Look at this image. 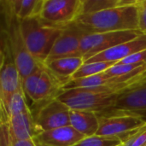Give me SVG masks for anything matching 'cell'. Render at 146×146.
<instances>
[{
    "label": "cell",
    "instance_id": "484cf974",
    "mask_svg": "<svg viewBox=\"0 0 146 146\" xmlns=\"http://www.w3.org/2000/svg\"><path fill=\"white\" fill-rule=\"evenodd\" d=\"M0 146H12L9 122H0Z\"/></svg>",
    "mask_w": 146,
    "mask_h": 146
},
{
    "label": "cell",
    "instance_id": "9c48e42d",
    "mask_svg": "<svg viewBox=\"0 0 146 146\" xmlns=\"http://www.w3.org/2000/svg\"><path fill=\"white\" fill-rule=\"evenodd\" d=\"M70 111L58 98L40 104L37 113L33 115L39 133L70 126Z\"/></svg>",
    "mask_w": 146,
    "mask_h": 146
},
{
    "label": "cell",
    "instance_id": "f546056e",
    "mask_svg": "<svg viewBox=\"0 0 146 146\" xmlns=\"http://www.w3.org/2000/svg\"><path fill=\"white\" fill-rule=\"evenodd\" d=\"M144 67L146 68V61H145V64H144Z\"/></svg>",
    "mask_w": 146,
    "mask_h": 146
},
{
    "label": "cell",
    "instance_id": "7402d4cb",
    "mask_svg": "<svg viewBox=\"0 0 146 146\" xmlns=\"http://www.w3.org/2000/svg\"><path fill=\"white\" fill-rule=\"evenodd\" d=\"M124 146H145L146 145V124L119 138Z\"/></svg>",
    "mask_w": 146,
    "mask_h": 146
},
{
    "label": "cell",
    "instance_id": "ac0fdd59",
    "mask_svg": "<svg viewBox=\"0 0 146 146\" xmlns=\"http://www.w3.org/2000/svg\"><path fill=\"white\" fill-rule=\"evenodd\" d=\"M30 110L27 103V96L23 88H20L14 92L4 105H0V122H9L11 117L29 112Z\"/></svg>",
    "mask_w": 146,
    "mask_h": 146
},
{
    "label": "cell",
    "instance_id": "d4e9b609",
    "mask_svg": "<svg viewBox=\"0 0 146 146\" xmlns=\"http://www.w3.org/2000/svg\"><path fill=\"white\" fill-rule=\"evenodd\" d=\"M139 15V29L146 33V0H137L136 3Z\"/></svg>",
    "mask_w": 146,
    "mask_h": 146
},
{
    "label": "cell",
    "instance_id": "e0dca14e",
    "mask_svg": "<svg viewBox=\"0 0 146 146\" xmlns=\"http://www.w3.org/2000/svg\"><path fill=\"white\" fill-rule=\"evenodd\" d=\"M70 126L85 138L96 135L99 128L98 114L86 110L70 111Z\"/></svg>",
    "mask_w": 146,
    "mask_h": 146
},
{
    "label": "cell",
    "instance_id": "4dcf8cb0",
    "mask_svg": "<svg viewBox=\"0 0 146 146\" xmlns=\"http://www.w3.org/2000/svg\"><path fill=\"white\" fill-rule=\"evenodd\" d=\"M118 146H124V145H123L121 144V145H118Z\"/></svg>",
    "mask_w": 146,
    "mask_h": 146
},
{
    "label": "cell",
    "instance_id": "603a6c76",
    "mask_svg": "<svg viewBox=\"0 0 146 146\" xmlns=\"http://www.w3.org/2000/svg\"><path fill=\"white\" fill-rule=\"evenodd\" d=\"M122 142L118 137H106L93 135L86 137L74 146H118Z\"/></svg>",
    "mask_w": 146,
    "mask_h": 146
},
{
    "label": "cell",
    "instance_id": "9a60e30c",
    "mask_svg": "<svg viewBox=\"0 0 146 146\" xmlns=\"http://www.w3.org/2000/svg\"><path fill=\"white\" fill-rule=\"evenodd\" d=\"M9 124L12 142L34 139L40 133L36 126L32 110L11 117Z\"/></svg>",
    "mask_w": 146,
    "mask_h": 146
},
{
    "label": "cell",
    "instance_id": "5bb4252c",
    "mask_svg": "<svg viewBox=\"0 0 146 146\" xmlns=\"http://www.w3.org/2000/svg\"><path fill=\"white\" fill-rule=\"evenodd\" d=\"M85 137L71 126L44 131L40 133L34 139L49 146H74Z\"/></svg>",
    "mask_w": 146,
    "mask_h": 146
},
{
    "label": "cell",
    "instance_id": "83f0119b",
    "mask_svg": "<svg viewBox=\"0 0 146 146\" xmlns=\"http://www.w3.org/2000/svg\"><path fill=\"white\" fill-rule=\"evenodd\" d=\"M12 146H37L36 142L34 139H29V140H18V141H13Z\"/></svg>",
    "mask_w": 146,
    "mask_h": 146
},
{
    "label": "cell",
    "instance_id": "277c9868",
    "mask_svg": "<svg viewBox=\"0 0 146 146\" xmlns=\"http://www.w3.org/2000/svg\"><path fill=\"white\" fill-rule=\"evenodd\" d=\"M62 87L63 85L41 63L22 80V88L26 96L37 104L57 98L63 92Z\"/></svg>",
    "mask_w": 146,
    "mask_h": 146
},
{
    "label": "cell",
    "instance_id": "2e32d148",
    "mask_svg": "<svg viewBox=\"0 0 146 146\" xmlns=\"http://www.w3.org/2000/svg\"><path fill=\"white\" fill-rule=\"evenodd\" d=\"M84 63L85 60L82 56H72L46 62L44 65L63 86H65Z\"/></svg>",
    "mask_w": 146,
    "mask_h": 146
},
{
    "label": "cell",
    "instance_id": "4316f807",
    "mask_svg": "<svg viewBox=\"0 0 146 146\" xmlns=\"http://www.w3.org/2000/svg\"><path fill=\"white\" fill-rule=\"evenodd\" d=\"M146 61V50H142L137 53H134L121 62H117L118 64H138V63H142L145 64Z\"/></svg>",
    "mask_w": 146,
    "mask_h": 146
},
{
    "label": "cell",
    "instance_id": "d6986e66",
    "mask_svg": "<svg viewBox=\"0 0 146 146\" xmlns=\"http://www.w3.org/2000/svg\"><path fill=\"white\" fill-rule=\"evenodd\" d=\"M15 15L20 20L39 17L43 0H9Z\"/></svg>",
    "mask_w": 146,
    "mask_h": 146
},
{
    "label": "cell",
    "instance_id": "52a82bcc",
    "mask_svg": "<svg viewBox=\"0 0 146 146\" xmlns=\"http://www.w3.org/2000/svg\"><path fill=\"white\" fill-rule=\"evenodd\" d=\"M82 15V0H43L39 18L45 24L65 28Z\"/></svg>",
    "mask_w": 146,
    "mask_h": 146
},
{
    "label": "cell",
    "instance_id": "8fae6325",
    "mask_svg": "<svg viewBox=\"0 0 146 146\" xmlns=\"http://www.w3.org/2000/svg\"><path fill=\"white\" fill-rule=\"evenodd\" d=\"M86 34V33L76 23L63 28L53 45L46 62L64 57L81 56L80 53V43Z\"/></svg>",
    "mask_w": 146,
    "mask_h": 146
},
{
    "label": "cell",
    "instance_id": "7a4b0ae2",
    "mask_svg": "<svg viewBox=\"0 0 146 146\" xmlns=\"http://www.w3.org/2000/svg\"><path fill=\"white\" fill-rule=\"evenodd\" d=\"M1 31L7 37L21 81L38 67V63L29 54L22 37L20 20L16 17L9 0H0Z\"/></svg>",
    "mask_w": 146,
    "mask_h": 146
},
{
    "label": "cell",
    "instance_id": "ba28073f",
    "mask_svg": "<svg viewBox=\"0 0 146 146\" xmlns=\"http://www.w3.org/2000/svg\"><path fill=\"white\" fill-rule=\"evenodd\" d=\"M143 33L139 30L86 33L80 43V53L85 62L120 44L132 40Z\"/></svg>",
    "mask_w": 146,
    "mask_h": 146
},
{
    "label": "cell",
    "instance_id": "4fadbf2b",
    "mask_svg": "<svg viewBox=\"0 0 146 146\" xmlns=\"http://www.w3.org/2000/svg\"><path fill=\"white\" fill-rule=\"evenodd\" d=\"M146 50V33H142L137 38L120 44L110 50L99 53L85 62H119L124 58Z\"/></svg>",
    "mask_w": 146,
    "mask_h": 146
},
{
    "label": "cell",
    "instance_id": "8992f818",
    "mask_svg": "<svg viewBox=\"0 0 146 146\" xmlns=\"http://www.w3.org/2000/svg\"><path fill=\"white\" fill-rule=\"evenodd\" d=\"M0 105H4L10 96L22 87L18 68L5 33L0 31Z\"/></svg>",
    "mask_w": 146,
    "mask_h": 146
},
{
    "label": "cell",
    "instance_id": "30bf717a",
    "mask_svg": "<svg viewBox=\"0 0 146 146\" xmlns=\"http://www.w3.org/2000/svg\"><path fill=\"white\" fill-rule=\"evenodd\" d=\"M99 113L131 115L146 122V84L118 95L111 108Z\"/></svg>",
    "mask_w": 146,
    "mask_h": 146
},
{
    "label": "cell",
    "instance_id": "f1b7e54d",
    "mask_svg": "<svg viewBox=\"0 0 146 146\" xmlns=\"http://www.w3.org/2000/svg\"><path fill=\"white\" fill-rule=\"evenodd\" d=\"M34 140H35V139H34ZM35 142H36V145L37 146H49V145H43V144H41V143H39V142L36 141V140H35Z\"/></svg>",
    "mask_w": 146,
    "mask_h": 146
},
{
    "label": "cell",
    "instance_id": "5b68a950",
    "mask_svg": "<svg viewBox=\"0 0 146 146\" xmlns=\"http://www.w3.org/2000/svg\"><path fill=\"white\" fill-rule=\"evenodd\" d=\"M116 98L117 95L98 92L90 88H79L63 91L57 98L72 110L99 113L111 108Z\"/></svg>",
    "mask_w": 146,
    "mask_h": 146
},
{
    "label": "cell",
    "instance_id": "cb8c5ba5",
    "mask_svg": "<svg viewBox=\"0 0 146 146\" xmlns=\"http://www.w3.org/2000/svg\"><path fill=\"white\" fill-rule=\"evenodd\" d=\"M144 66L142 63H138V64H118L115 63L114 66L104 71V73L109 75L110 77H121L124 76L127 74H129L138 69L139 68Z\"/></svg>",
    "mask_w": 146,
    "mask_h": 146
},
{
    "label": "cell",
    "instance_id": "6da1fadb",
    "mask_svg": "<svg viewBox=\"0 0 146 146\" xmlns=\"http://www.w3.org/2000/svg\"><path fill=\"white\" fill-rule=\"evenodd\" d=\"M75 23L86 33L139 30L136 4L85 14L80 15Z\"/></svg>",
    "mask_w": 146,
    "mask_h": 146
},
{
    "label": "cell",
    "instance_id": "3957f363",
    "mask_svg": "<svg viewBox=\"0 0 146 146\" xmlns=\"http://www.w3.org/2000/svg\"><path fill=\"white\" fill-rule=\"evenodd\" d=\"M25 45L31 56L44 64L63 28L45 24L39 17L20 21Z\"/></svg>",
    "mask_w": 146,
    "mask_h": 146
},
{
    "label": "cell",
    "instance_id": "ffe728a7",
    "mask_svg": "<svg viewBox=\"0 0 146 146\" xmlns=\"http://www.w3.org/2000/svg\"><path fill=\"white\" fill-rule=\"evenodd\" d=\"M137 0H82V15L136 4Z\"/></svg>",
    "mask_w": 146,
    "mask_h": 146
},
{
    "label": "cell",
    "instance_id": "7c38bea8",
    "mask_svg": "<svg viewBox=\"0 0 146 146\" xmlns=\"http://www.w3.org/2000/svg\"><path fill=\"white\" fill-rule=\"evenodd\" d=\"M99 128L97 135L106 137H121L122 135L146 124L142 119L124 114H98Z\"/></svg>",
    "mask_w": 146,
    "mask_h": 146
},
{
    "label": "cell",
    "instance_id": "1f68e13d",
    "mask_svg": "<svg viewBox=\"0 0 146 146\" xmlns=\"http://www.w3.org/2000/svg\"><path fill=\"white\" fill-rule=\"evenodd\" d=\"M145 146H146V145H145Z\"/></svg>",
    "mask_w": 146,
    "mask_h": 146
},
{
    "label": "cell",
    "instance_id": "44dd1931",
    "mask_svg": "<svg viewBox=\"0 0 146 146\" xmlns=\"http://www.w3.org/2000/svg\"><path fill=\"white\" fill-rule=\"evenodd\" d=\"M117 62H85L80 69L74 74L71 80L85 78L89 76H93L101 74Z\"/></svg>",
    "mask_w": 146,
    "mask_h": 146
}]
</instances>
